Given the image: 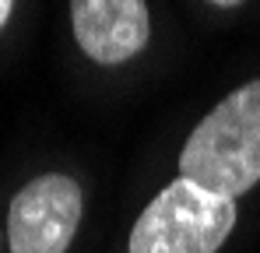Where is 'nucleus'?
<instances>
[{
    "instance_id": "nucleus-2",
    "label": "nucleus",
    "mask_w": 260,
    "mask_h": 253,
    "mask_svg": "<svg viewBox=\"0 0 260 253\" xmlns=\"http://www.w3.org/2000/svg\"><path fill=\"white\" fill-rule=\"evenodd\" d=\"M236 225V201L173 179L130 229V253H218Z\"/></svg>"
},
{
    "instance_id": "nucleus-1",
    "label": "nucleus",
    "mask_w": 260,
    "mask_h": 253,
    "mask_svg": "<svg viewBox=\"0 0 260 253\" xmlns=\"http://www.w3.org/2000/svg\"><path fill=\"white\" fill-rule=\"evenodd\" d=\"M179 179L225 201L260 183V78L225 95L193 126L179 151Z\"/></svg>"
},
{
    "instance_id": "nucleus-5",
    "label": "nucleus",
    "mask_w": 260,
    "mask_h": 253,
    "mask_svg": "<svg viewBox=\"0 0 260 253\" xmlns=\"http://www.w3.org/2000/svg\"><path fill=\"white\" fill-rule=\"evenodd\" d=\"M11 11H14V4H11V0H0V28L7 25V18H11Z\"/></svg>"
},
{
    "instance_id": "nucleus-3",
    "label": "nucleus",
    "mask_w": 260,
    "mask_h": 253,
    "mask_svg": "<svg viewBox=\"0 0 260 253\" xmlns=\"http://www.w3.org/2000/svg\"><path fill=\"white\" fill-rule=\"evenodd\" d=\"M85 197L78 179L63 172H46L25 183L7 211L11 253H67L81 225Z\"/></svg>"
},
{
    "instance_id": "nucleus-4",
    "label": "nucleus",
    "mask_w": 260,
    "mask_h": 253,
    "mask_svg": "<svg viewBox=\"0 0 260 253\" xmlns=\"http://www.w3.org/2000/svg\"><path fill=\"white\" fill-rule=\"evenodd\" d=\"M71 21L78 46L106 67L134 60L151 32L148 4L141 0H78L71 4Z\"/></svg>"
}]
</instances>
